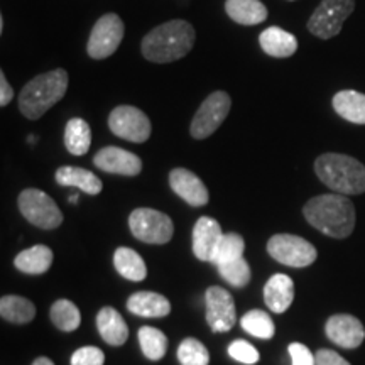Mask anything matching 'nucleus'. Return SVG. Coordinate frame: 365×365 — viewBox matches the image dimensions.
<instances>
[{"mask_svg": "<svg viewBox=\"0 0 365 365\" xmlns=\"http://www.w3.org/2000/svg\"><path fill=\"white\" fill-rule=\"evenodd\" d=\"M303 215L309 225L331 239H346L355 228V207L345 195H319L304 205Z\"/></svg>", "mask_w": 365, "mask_h": 365, "instance_id": "1", "label": "nucleus"}, {"mask_svg": "<svg viewBox=\"0 0 365 365\" xmlns=\"http://www.w3.org/2000/svg\"><path fill=\"white\" fill-rule=\"evenodd\" d=\"M196 33L190 22L175 19L154 27L140 43V51L148 61L173 63L185 58L195 46Z\"/></svg>", "mask_w": 365, "mask_h": 365, "instance_id": "2", "label": "nucleus"}, {"mask_svg": "<svg viewBox=\"0 0 365 365\" xmlns=\"http://www.w3.org/2000/svg\"><path fill=\"white\" fill-rule=\"evenodd\" d=\"M314 173L323 185L339 195L365 193V166L346 154L327 153L314 161Z\"/></svg>", "mask_w": 365, "mask_h": 365, "instance_id": "3", "label": "nucleus"}, {"mask_svg": "<svg viewBox=\"0 0 365 365\" xmlns=\"http://www.w3.org/2000/svg\"><path fill=\"white\" fill-rule=\"evenodd\" d=\"M68 73L63 68L43 73L24 85L19 93V110L29 120H38L65 97Z\"/></svg>", "mask_w": 365, "mask_h": 365, "instance_id": "4", "label": "nucleus"}, {"mask_svg": "<svg viewBox=\"0 0 365 365\" xmlns=\"http://www.w3.org/2000/svg\"><path fill=\"white\" fill-rule=\"evenodd\" d=\"M17 207L27 222L33 223L34 227L43 228V230H54L63 223V213L56 202L38 188L21 191Z\"/></svg>", "mask_w": 365, "mask_h": 365, "instance_id": "5", "label": "nucleus"}, {"mask_svg": "<svg viewBox=\"0 0 365 365\" xmlns=\"http://www.w3.org/2000/svg\"><path fill=\"white\" fill-rule=\"evenodd\" d=\"M129 228L137 240L145 244H168L175 234V225L166 213L153 208H137L129 217Z\"/></svg>", "mask_w": 365, "mask_h": 365, "instance_id": "6", "label": "nucleus"}, {"mask_svg": "<svg viewBox=\"0 0 365 365\" xmlns=\"http://www.w3.org/2000/svg\"><path fill=\"white\" fill-rule=\"evenodd\" d=\"M354 9L355 0H322L308 19V31L319 39L335 38Z\"/></svg>", "mask_w": 365, "mask_h": 365, "instance_id": "7", "label": "nucleus"}, {"mask_svg": "<svg viewBox=\"0 0 365 365\" xmlns=\"http://www.w3.org/2000/svg\"><path fill=\"white\" fill-rule=\"evenodd\" d=\"M267 252L274 261L287 267H308L317 261L318 252L313 244L293 234H277L269 239Z\"/></svg>", "mask_w": 365, "mask_h": 365, "instance_id": "8", "label": "nucleus"}, {"mask_svg": "<svg viewBox=\"0 0 365 365\" xmlns=\"http://www.w3.org/2000/svg\"><path fill=\"white\" fill-rule=\"evenodd\" d=\"M125 26L117 14H105L95 22L91 29L86 53L93 59H105L112 56L124 39Z\"/></svg>", "mask_w": 365, "mask_h": 365, "instance_id": "9", "label": "nucleus"}, {"mask_svg": "<svg viewBox=\"0 0 365 365\" xmlns=\"http://www.w3.org/2000/svg\"><path fill=\"white\" fill-rule=\"evenodd\" d=\"M108 129L120 139L143 144L150 137L149 117L134 105H118L108 115Z\"/></svg>", "mask_w": 365, "mask_h": 365, "instance_id": "10", "label": "nucleus"}, {"mask_svg": "<svg viewBox=\"0 0 365 365\" xmlns=\"http://www.w3.org/2000/svg\"><path fill=\"white\" fill-rule=\"evenodd\" d=\"M232 107V98L225 91H213L196 110L190 132L195 139H207L223 124Z\"/></svg>", "mask_w": 365, "mask_h": 365, "instance_id": "11", "label": "nucleus"}, {"mask_svg": "<svg viewBox=\"0 0 365 365\" xmlns=\"http://www.w3.org/2000/svg\"><path fill=\"white\" fill-rule=\"evenodd\" d=\"M207 301V323L213 333L232 330L237 322L235 303L232 294L220 286H212L205 294Z\"/></svg>", "mask_w": 365, "mask_h": 365, "instance_id": "12", "label": "nucleus"}, {"mask_svg": "<svg viewBox=\"0 0 365 365\" xmlns=\"http://www.w3.org/2000/svg\"><path fill=\"white\" fill-rule=\"evenodd\" d=\"M325 333L328 340H331L333 344L341 346V349L349 350L359 349L365 339V328L362 322L355 318L354 314L346 313L333 314L331 318H328Z\"/></svg>", "mask_w": 365, "mask_h": 365, "instance_id": "13", "label": "nucleus"}, {"mask_svg": "<svg viewBox=\"0 0 365 365\" xmlns=\"http://www.w3.org/2000/svg\"><path fill=\"white\" fill-rule=\"evenodd\" d=\"M93 164L105 173L120 176H137L143 171V161L137 154L115 145L100 149L93 158Z\"/></svg>", "mask_w": 365, "mask_h": 365, "instance_id": "14", "label": "nucleus"}, {"mask_svg": "<svg viewBox=\"0 0 365 365\" xmlns=\"http://www.w3.org/2000/svg\"><path fill=\"white\" fill-rule=\"evenodd\" d=\"M170 186L175 193L191 207H205L210 195L205 182L195 173L185 168H176L170 173Z\"/></svg>", "mask_w": 365, "mask_h": 365, "instance_id": "15", "label": "nucleus"}, {"mask_svg": "<svg viewBox=\"0 0 365 365\" xmlns=\"http://www.w3.org/2000/svg\"><path fill=\"white\" fill-rule=\"evenodd\" d=\"M223 237L222 227L215 218L200 217L193 228V254L198 261L212 262Z\"/></svg>", "mask_w": 365, "mask_h": 365, "instance_id": "16", "label": "nucleus"}, {"mask_svg": "<svg viewBox=\"0 0 365 365\" xmlns=\"http://www.w3.org/2000/svg\"><path fill=\"white\" fill-rule=\"evenodd\" d=\"M264 301L271 312L281 314L294 301V282L286 274H274L264 286Z\"/></svg>", "mask_w": 365, "mask_h": 365, "instance_id": "17", "label": "nucleus"}, {"mask_svg": "<svg viewBox=\"0 0 365 365\" xmlns=\"http://www.w3.org/2000/svg\"><path fill=\"white\" fill-rule=\"evenodd\" d=\"M127 309L137 317L144 318H163L171 313L170 299L153 291H139L129 296Z\"/></svg>", "mask_w": 365, "mask_h": 365, "instance_id": "18", "label": "nucleus"}, {"mask_svg": "<svg viewBox=\"0 0 365 365\" xmlns=\"http://www.w3.org/2000/svg\"><path fill=\"white\" fill-rule=\"evenodd\" d=\"M97 328L100 336L108 345L120 346L129 339V327L115 308L105 307L100 309L97 314Z\"/></svg>", "mask_w": 365, "mask_h": 365, "instance_id": "19", "label": "nucleus"}, {"mask_svg": "<svg viewBox=\"0 0 365 365\" xmlns=\"http://www.w3.org/2000/svg\"><path fill=\"white\" fill-rule=\"evenodd\" d=\"M259 44L262 51L272 58H291L298 51V39L277 26L264 29L259 36Z\"/></svg>", "mask_w": 365, "mask_h": 365, "instance_id": "20", "label": "nucleus"}, {"mask_svg": "<svg viewBox=\"0 0 365 365\" xmlns=\"http://www.w3.org/2000/svg\"><path fill=\"white\" fill-rule=\"evenodd\" d=\"M56 182L66 188H78L80 191L88 195L102 193L103 185L97 175L83 168L63 166L56 171Z\"/></svg>", "mask_w": 365, "mask_h": 365, "instance_id": "21", "label": "nucleus"}, {"mask_svg": "<svg viewBox=\"0 0 365 365\" xmlns=\"http://www.w3.org/2000/svg\"><path fill=\"white\" fill-rule=\"evenodd\" d=\"M225 12L240 26H257L267 19V7L261 0H227Z\"/></svg>", "mask_w": 365, "mask_h": 365, "instance_id": "22", "label": "nucleus"}, {"mask_svg": "<svg viewBox=\"0 0 365 365\" xmlns=\"http://www.w3.org/2000/svg\"><path fill=\"white\" fill-rule=\"evenodd\" d=\"M333 110L346 122L365 125V95L355 90H341L331 100Z\"/></svg>", "mask_w": 365, "mask_h": 365, "instance_id": "23", "label": "nucleus"}, {"mask_svg": "<svg viewBox=\"0 0 365 365\" xmlns=\"http://www.w3.org/2000/svg\"><path fill=\"white\" fill-rule=\"evenodd\" d=\"M53 264V250L48 245H34L14 259V266L24 274H44Z\"/></svg>", "mask_w": 365, "mask_h": 365, "instance_id": "24", "label": "nucleus"}, {"mask_svg": "<svg viewBox=\"0 0 365 365\" xmlns=\"http://www.w3.org/2000/svg\"><path fill=\"white\" fill-rule=\"evenodd\" d=\"M113 266L115 271L125 279L140 282L148 276V267H145L144 259L130 247H118L113 254Z\"/></svg>", "mask_w": 365, "mask_h": 365, "instance_id": "25", "label": "nucleus"}, {"mask_svg": "<svg viewBox=\"0 0 365 365\" xmlns=\"http://www.w3.org/2000/svg\"><path fill=\"white\" fill-rule=\"evenodd\" d=\"M90 144L91 129L88 122L80 117L70 118L65 127V145L68 153L73 156H85L90 150Z\"/></svg>", "mask_w": 365, "mask_h": 365, "instance_id": "26", "label": "nucleus"}, {"mask_svg": "<svg viewBox=\"0 0 365 365\" xmlns=\"http://www.w3.org/2000/svg\"><path fill=\"white\" fill-rule=\"evenodd\" d=\"M0 317L16 325H26L36 317V307L22 296H4L0 299Z\"/></svg>", "mask_w": 365, "mask_h": 365, "instance_id": "27", "label": "nucleus"}, {"mask_svg": "<svg viewBox=\"0 0 365 365\" xmlns=\"http://www.w3.org/2000/svg\"><path fill=\"white\" fill-rule=\"evenodd\" d=\"M49 317H51L54 327L59 328L61 331L78 330L81 323L80 309L70 299L54 301L51 309H49Z\"/></svg>", "mask_w": 365, "mask_h": 365, "instance_id": "28", "label": "nucleus"}, {"mask_svg": "<svg viewBox=\"0 0 365 365\" xmlns=\"http://www.w3.org/2000/svg\"><path fill=\"white\" fill-rule=\"evenodd\" d=\"M240 325L249 335L261 340H271L274 333H276L272 318L266 312H261V309H252V312L245 313L240 318Z\"/></svg>", "mask_w": 365, "mask_h": 365, "instance_id": "29", "label": "nucleus"}, {"mask_svg": "<svg viewBox=\"0 0 365 365\" xmlns=\"http://www.w3.org/2000/svg\"><path fill=\"white\" fill-rule=\"evenodd\" d=\"M139 344L143 354L149 360H161L166 355L168 339L161 330L153 327L139 328Z\"/></svg>", "mask_w": 365, "mask_h": 365, "instance_id": "30", "label": "nucleus"}, {"mask_svg": "<svg viewBox=\"0 0 365 365\" xmlns=\"http://www.w3.org/2000/svg\"><path fill=\"white\" fill-rule=\"evenodd\" d=\"M244 250H245L244 237L235 234V232L223 234L220 244H218V247L215 250V255H213L212 264L220 266V264L230 262L234 261V259L244 257Z\"/></svg>", "mask_w": 365, "mask_h": 365, "instance_id": "31", "label": "nucleus"}, {"mask_svg": "<svg viewBox=\"0 0 365 365\" xmlns=\"http://www.w3.org/2000/svg\"><path fill=\"white\" fill-rule=\"evenodd\" d=\"M178 360L181 365H208L210 354L200 340L185 339L178 346Z\"/></svg>", "mask_w": 365, "mask_h": 365, "instance_id": "32", "label": "nucleus"}, {"mask_svg": "<svg viewBox=\"0 0 365 365\" xmlns=\"http://www.w3.org/2000/svg\"><path fill=\"white\" fill-rule=\"evenodd\" d=\"M217 269L223 279L234 287H244L245 284H249L250 276H252V274H250V266L244 257L220 264V266H217Z\"/></svg>", "mask_w": 365, "mask_h": 365, "instance_id": "33", "label": "nucleus"}, {"mask_svg": "<svg viewBox=\"0 0 365 365\" xmlns=\"http://www.w3.org/2000/svg\"><path fill=\"white\" fill-rule=\"evenodd\" d=\"M228 355L237 362L245 364V365H254L259 362L261 355H259L257 349L254 345H250L245 340H235L228 345Z\"/></svg>", "mask_w": 365, "mask_h": 365, "instance_id": "34", "label": "nucleus"}, {"mask_svg": "<svg viewBox=\"0 0 365 365\" xmlns=\"http://www.w3.org/2000/svg\"><path fill=\"white\" fill-rule=\"evenodd\" d=\"M105 355L97 346H81L71 355V365H103Z\"/></svg>", "mask_w": 365, "mask_h": 365, "instance_id": "35", "label": "nucleus"}, {"mask_svg": "<svg viewBox=\"0 0 365 365\" xmlns=\"http://www.w3.org/2000/svg\"><path fill=\"white\" fill-rule=\"evenodd\" d=\"M287 352H289L293 365H317V357L307 345L294 341V344L289 345Z\"/></svg>", "mask_w": 365, "mask_h": 365, "instance_id": "36", "label": "nucleus"}, {"mask_svg": "<svg viewBox=\"0 0 365 365\" xmlns=\"http://www.w3.org/2000/svg\"><path fill=\"white\" fill-rule=\"evenodd\" d=\"M314 357H317V365H350V362H346L341 355L328 349L318 350Z\"/></svg>", "mask_w": 365, "mask_h": 365, "instance_id": "37", "label": "nucleus"}, {"mask_svg": "<svg viewBox=\"0 0 365 365\" xmlns=\"http://www.w3.org/2000/svg\"><path fill=\"white\" fill-rule=\"evenodd\" d=\"M14 98V90L9 85V81L4 75V71H0V107H7Z\"/></svg>", "mask_w": 365, "mask_h": 365, "instance_id": "38", "label": "nucleus"}, {"mask_svg": "<svg viewBox=\"0 0 365 365\" xmlns=\"http://www.w3.org/2000/svg\"><path fill=\"white\" fill-rule=\"evenodd\" d=\"M33 365H54V362H53L51 359H48V357H39V359L34 360Z\"/></svg>", "mask_w": 365, "mask_h": 365, "instance_id": "39", "label": "nucleus"}, {"mask_svg": "<svg viewBox=\"0 0 365 365\" xmlns=\"http://www.w3.org/2000/svg\"><path fill=\"white\" fill-rule=\"evenodd\" d=\"M27 143H29V144H36V143H38V137H36V135H29V137H27Z\"/></svg>", "mask_w": 365, "mask_h": 365, "instance_id": "40", "label": "nucleus"}, {"mask_svg": "<svg viewBox=\"0 0 365 365\" xmlns=\"http://www.w3.org/2000/svg\"><path fill=\"white\" fill-rule=\"evenodd\" d=\"M76 202H78V195L70 196V203H76Z\"/></svg>", "mask_w": 365, "mask_h": 365, "instance_id": "41", "label": "nucleus"}, {"mask_svg": "<svg viewBox=\"0 0 365 365\" xmlns=\"http://www.w3.org/2000/svg\"><path fill=\"white\" fill-rule=\"evenodd\" d=\"M4 31V17H0V33Z\"/></svg>", "mask_w": 365, "mask_h": 365, "instance_id": "42", "label": "nucleus"}]
</instances>
